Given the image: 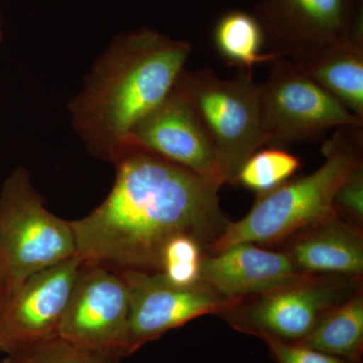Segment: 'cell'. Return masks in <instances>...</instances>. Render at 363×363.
<instances>
[{"mask_svg": "<svg viewBox=\"0 0 363 363\" xmlns=\"http://www.w3.org/2000/svg\"><path fill=\"white\" fill-rule=\"evenodd\" d=\"M111 164L116 179L92 212L71 221L76 257L117 271L160 272L164 245L180 234L208 247L225 230L219 187L135 143Z\"/></svg>", "mask_w": 363, "mask_h": 363, "instance_id": "6da1fadb", "label": "cell"}, {"mask_svg": "<svg viewBox=\"0 0 363 363\" xmlns=\"http://www.w3.org/2000/svg\"><path fill=\"white\" fill-rule=\"evenodd\" d=\"M193 47L152 28L117 35L69 104L74 130L91 156L111 162L136 124L166 99Z\"/></svg>", "mask_w": 363, "mask_h": 363, "instance_id": "7a4b0ae2", "label": "cell"}, {"mask_svg": "<svg viewBox=\"0 0 363 363\" xmlns=\"http://www.w3.org/2000/svg\"><path fill=\"white\" fill-rule=\"evenodd\" d=\"M322 154L323 164L312 174L257 196L250 211L240 220L229 221L207 252H221L238 243L277 247L293 234L335 214L336 191L363 164V125L336 128L324 143Z\"/></svg>", "mask_w": 363, "mask_h": 363, "instance_id": "3957f363", "label": "cell"}, {"mask_svg": "<svg viewBox=\"0 0 363 363\" xmlns=\"http://www.w3.org/2000/svg\"><path fill=\"white\" fill-rule=\"evenodd\" d=\"M177 86L207 131L225 171L227 184L234 179L248 157L264 147L260 83L252 70L238 69L230 79L211 69L182 72Z\"/></svg>", "mask_w": 363, "mask_h": 363, "instance_id": "277c9868", "label": "cell"}, {"mask_svg": "<svg viewBox=\"0 0 363 363\" xmlns=\"http://www.w3.org/2000/svg\"><path fill=\"white\" fill-rule=\"evenodd\" d=\"M0 247L13 269L16 289L35 272L76 255L71 221L48 210L23 167L9 174L0 190Z\"/></svg>", "mask_w": 363, "mask_h": 363, "instance_id": "5b68a950", "label": "cell"}, {"mask_svg": "<svg viewBox=\"0 0 363 363\" xmlns=\"http://www.w3.org/2000/svg\"><path fill=\"white\" fill-rule=\"evenodd\" d=\"M362 286V279L329 274L305 276L238 301L219 316L240 333L300 343L327 312Z\"/></svg>", "mask_w": 363, "mask_h": 363, "instance_id": "8992f818", "label": "cell"}, {"mask_svg": "<svg viewBox=\"0 0 363 363\" xmlns=\"http://www.w3.org/2000/svg\"><path fill=\"white\" fill-rule=\"evenodd\" d=\"M267 65L266 82L260 83L264 147L286 149L292 143L316 140L332 128L363 125L362 119L290 60L276 57Z\"/></svg>", "mask_w": 363, "mask_h": 363, "instance_id": "52a82bcc", "label": "cell"}, {"mask_svg": "<svg viewBox=\"0 0 363 363\" xmlns=\"http://www.w3.org/2000/svg\"><path fill=\"white\" fill-rule=\"evenodd\" d=\"M252 14L264 32V52L302 69L363 35V0H259Z\"/></svg>", "mask_w": 363, "mask_h": 363, "instance_id": "ba28073f", "label": "cell"}, {"mask_svg": "<svg viewBox=\"0 0 363 363\" xmlns=\"http://www.w3.org/2000/svg\"><path fill=\"white\" fill-rule=\"evenodd\" d=\"M130 294L121 271L82 262L59 336L79 347L128 355Z\"/></svg>", "mask_w": 363, "mask_h": 363, "instance_id": "9c48e42d", "label": "cell"}, {"mask_svg": "<svg viewBox=\"0 0 363 363\" xmlns=\"http://www.w3.org/2000/svg\"><path fill=\"white\" fill-rule=\"evenodd\" d=\"M130 294L128 355L196 318L219 315L234 303L205 284L180 286L160 272L121 271Z\"/></svg>", "mask_w": 363, "mask_h": 363, "instance_id": "30bf717a", "label": "cell"}, {"mask_svg": "<svg viewBox=\"0 0 363 363\" xmlns=\"http://www.w3.org/2000/svg\"><path fill=\"white\" fill-rule=\"evenodd\" d=\"M82 260H63L28 277L0 311V352L21 351L59 336Z\"/></svg>", "mask_w": 363, "mask_h": 363, "instance_id": "8fae6325", "label": "cell"}, {"mask_svg": "<svg viewBox=\"0 0 363 363\" xmlns=\"http://www.w3.org/2000/svg\"><path fill=\"white\" fill-rule=\"evenodd\" d=\"M125 143H135L190 169L217 187L227 184L220 157L177 83L166 99L136 124Z\"/></svg>", "mask_w": 363, "mask_h": 363, "instance_id": "7c38bea8", "label": "cell"}, {"mask_svg": "<svg viewBox=\"0 0 363 363\" xmlns=\"http://www.w3.org/2000/svg\"><path fill=\"white\" fill-rule=\"evenodd\" d=\"M281 250L238 243L218 252H205L200 281L233 302L259 295L303 278Z\"/></svg>", "mask_w": 363, "mask_h": 363, "instance_id": "4fadbf2b", "label": "cell"}, {"mask_svg": "<svg viewBox=\"0 0 363 363\" xmlns=\"http://www.w3.org/2000/svg\"><path fill=\"white\" fill-rule=\"evenodd\" d=\"M277 248L302 274L362 279L363 228L336 213L293 234Z\"/></svg>", "mask_w": 363, "mask_h": 363, "instance_id": "5bb4252c", "label": "cell"}, {"mask_svg": "<svg viewBox=\"0 0 363 363\" xmlns=\"http://www.w3.org/2000/svg\"><path fill=\"white\" fill-rule=\"evenodd\" d=\"M302 70L363 121V35L335 45Z\"/></svg>", "mask_w": 363, "mask_h": 363, "instance_id": "9a60e30c", "label": "cell"}, {"mask_svg": "<svg viewBox=\"0 0 363 363\" xmlns=\"http://www.w3.org/2000/svg\"><path fill=\"white\" fill-rule=\"evenodd\" d=\"M302 345L354 363H362L363 286L332 308Z\"/></svg>", "mask_w": 363, "mask_h": 363, "instance_id": "2e32d148", "label": "cell"}, {"mask_svg": "<svg viewBox=\"0 0 363 363\" xmlns=\"http://www.w3.org/2000/svg\"><path fill=\"white\" fill-rule=\"evenodd\" d=\"M215 49L229 66L252 70L277 56L264 52V35L252 13L231 11L217 21L213 32Z\"/></svg>", "mask_w": 363, "mask_h": 363, "instance_id": "e0dca14e", "label": "cell"}, {"mask_svg": "<svg viewBox=\"0 0 363 363\" xmlns=\"http://www.w3.org/2000/svg\"><path fill=\"white\" fill-rule=\"evenodd\" d=\"M301 167V160L286 149L267 147L248 157L234 179L233 185L248 189L257 196L267 194L290 181Z\"/></svg>", "mask_w": 363, "mask_h": 363, "instance_id": "ac0fdd59", "label": "cell"}, {"mask_svg": "<svg viewBox=\"0 0 363 363\" xmlns=\"http://www.w3.org/2000/svg\"><path fill=\"white\" fill-rule=\"evenodd\" d=\"M207 247L194 236L180 234L162 250L160 272L169 283L190 286L200 283V269Z\"/></svg>", "mask_w": 363, "mask_h": 363, "instance_id": "d6986e66", "label": "cell"}, {"mask_svg": "<svg viewBox=\"0 0 363 363\" xmlns=\"http://www.w3.org/2000/svg\"><path fill=\"white\" fill-rule=\"evenodd\" d=\"M9 357L18 363H119L121 360L111 353L79 347L60 336L35 344Z\"/></svg>", "mask_w": 363, "mask_h": 363, "instance_id": "ffe728a7", "label": "cell"}, {"mask_svg": "<svg viewBox=\"0 0 363 363\" xmlns=\"http://www.w3.org/2000/svg\"><path fill=\"white\" fill-rule=\"evenodd\" d=\"M335 213L363 228V164L339 186L333 198Z\"/></svg>", "mask_w": 363, "mask_h": 363, "instance_id": "44dd1931", "label": "cell"}, {"mask_svg": "<svg viewBox=\"0 0 363 363\" xmlns=\"http://www.w3.org/2000/svg\"><path fill=\"white\" fill-rule=\"evenodd\" d=\"M259 339L266 343L276 363H354L302 344L286 342L272 336L262 335Z\"/></svg>", "mask_w": 363, "mask_h": 363, "instance_id": "7402d4cb", "label": "cell"}, {"mask_svg": "<svg viewBox=\"0 0 363 363\" xmlns=\"http://www.w3.org/2000/svg\"><path fill=\"white\" fill-rule=\"evenodd\" d=\"M16 290L13 272L6 253L0 247V311L6 307Z\"/></svg>", "mask_w": 363, "mask_h": 363, "instance_id": "603a6c76", "label": "cell"}, {"mask_svg": "<svg viewBox=\"0 0 363 363\" xmlns=\"http://www.w3.org/2000/svg\"><path fill=\"white\" fill-rule=\"evenodd\" d=\"M2 40H4V23H2V18L0 16V45L2 44Z\"/></svg>", "mask_w": 363, "mask_h": 363, "instance_id": "cb8c5ba5", "label": "cell"}, {"mask_svg": "<svg viewBox=\"0 0 363 363\" xmlns=\"http://www.w3.org/2000/svg\"><path fill=\"white\" fill-rule=\"evenodd\" d=\"M0 363H18L16 360L13 359L11 357H6L4 359L0 362Z\"/></svg>", "mask_w": 363, "mask_h": 363, "instance_id": "d4e9b609", "label": "cell"}]
</instances>
